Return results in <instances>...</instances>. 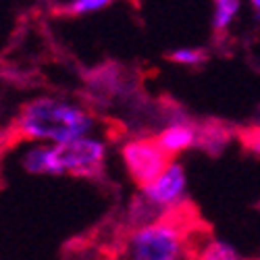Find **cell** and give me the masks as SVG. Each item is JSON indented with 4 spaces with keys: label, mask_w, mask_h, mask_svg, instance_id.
<instances>
[{
    "label": "cell",
    "mask_w": 260,
    "mask_h": 260,
    "mask_svg": "<svg viewBox=\"0 0 260 260\" xmlns=\"http://www.w3.org/2000/svg\"><path fill=\"white\" fill-rule=\"evenodd\" d=\"M21 167H23V171L31 173V175H50V177L67 175L60 156V144L36 142L21 156Z\"/></svg>",
    "instance_id": "8992f818"
},
{
    "label": "cell",
    "mask_w": 260,
    "mask_h": 260,
    "mask_svg": "<svg viewBox=\"0 0 260 260\" xmlns=\"http://www.w3.org/2000/svg\"><path fill=\"white\" fill-rule=\"evenodd\" d=\"M242 11V0H212V31L225 36Z\"/></svg>",
    "instance_id": "ba28073f"
},
{
    "label": "cell",
    "mask_w": 260,
    "mask_h": 260,
    "mask_svg": "<svg viewBox=\"0 0 260 260\" xmlns=\"http://www.w3.org/2000/svg\"><path fill=\"white\" fill-rule=\"evenodd\" d=\"M229 134H225L223 129H204L200 127V140H198V148H204V152H221L227 144Z\"/></svg>",
    "instance_id": "7c38bea8"
},
{
    "label": "cell",
    "mask_w": 260,
    "mask_h": 260,
    "mask_svg": "<svg viewBox=\"0 0 260 260\" xmlns=\"http://www.w3.org/2000/svg\"><path fill=\"white\" fill-rule=\"evenodd\" d=\"M140 196L150 204L154 206L158 212H169L175 210L179 206L185 204V196H187V173L183 169L181 162L171 160L162 173L146 183L144 187H140Z\"/></svg>",
    "instance_id": "277c9868"
},
{
    "label": "cell",
    "mask_w": 260,
    "mask_h": 260,
    "mask_svg": "<svg viewBox=\"0 0 260 260\" xmlns=\"http://www.w3.org/2000/svg\"><path fill=\"white\" fill-rule=\"evenodd\" d=\"M185 206V204H183ZM169 210L160 219L134 227L125 242V256L134 260H179L187 258L189 246V223H185L181 208Z\"/></svg>",
    "instance_id": "7a4b0ae2"
},
{
    "label": "cell",
    "mask_w": 260,
    "mask_h": 260,
    "mask_svg": "<svg viewBox=\"0 0 260 260\" xmlns=\"http://www.w3.org/2000/svg\"><path fill=\"white\" fill-rule=\"evenodd\" d=\"M200 258H206V260H235V258H240V252H237V248L231 246L229 242L210 240L208 244L202 246Z\"/></svg>",
    "instance_id": "30bf717a"
},
{
    "label": "cell",
    "mask_w": 260,
    "mask_h": 260,
    "mask_svg": "<svg viewBox=\"0 0 260 260\" xmlns=\"http://www.w3.org/2000/svg\"><path fill=\"white\" fill-rule=\"evenodd\" d=\"M169 60H173L175 64H181V67H200V64H204L208 60V54L202 48L181 46V48H175L173 52H169Z\"/></svg>",
    "instance_id": "9c48e42d"
},
{
    "label": "cell",
    "mask_w": 260,
    "mask_h": 260,
    "mask_svg": "<svg viewBox=\"0 0 260 260\" xmlns=\"http://www.w3.org/2000/svg\"><path fill=\"white\" fill-rule=\"evenodd\" d=\"M154 138L165 152L171 158H175L177 154L185 152V150L198 146L200 127L193 125L191 121H173L167 127H162Z\"/></svg>",
    "instance_id": "52a82bcc"
},
{
    "label": "cell",
    "mask_w": 260,
    "mask_h": 260,
    "mask_svg": "<svg viewBox=\"0 0 260 260\" xmlns=\"http://www.w3.org/2000/svg\"><path fill=\"white\" fill-rule=\"evenodd\" d=\"M248 3H250V7H252L254 15L260 19V0H248Z\"/></svg>",
    "instance_id": "5bb4252c"
},
{
    "label": "cell",
    "mask_w": 260,
    "mask_h": 260,
    "mask_svg": "<svg viewBox=\"0 0 260 260\" xmlns=\"http://www.w3.org/2000/svg\"><path fill=\"white\" fill-rule=\"evenodd\" d=\"M64 173L75 177H98L104 171L106 144L94 136H81L67 144H60Z\"/></svg>",
    "instance_id": "5b68a950"
},
{
    "label": "cell",
    "mask_w": 260,
    "mask_h": 260,
    "mask_svg": "<svg viewBox=\"0 0 260 260\" xmlns=\"http://www.w3.org/2000/svg\"><path fill=\"white\" fill-rule=\"evenodd\" d=\"M115 3L117 0H71V3L64 7V11H67L69 15H73V17H83V15L100 13V11L108 9Z\"/></svg>",
    "instance_id": "8fae6325"
},
{
    "label": "cell",
    "mask_w": 260,
    "mask_h": 260,
    "mask_svg": "<svg viewBox=\"0 0 260 260\" xmlns=\"http://www.w3.org/2000/svg\"><path fill=\"white\" fill-rule=\"evenodd\" d=\"M94 127L96 119L83 106L50 96L27 102L15 121L17 134L23 140L48 144H67L92 134Z\"/></svg>",
    "instance_id": "6da1fadb"
},
{
    "label": "cell",
    "mask_w": 260,
    "mask_h": 260,
    "mask_svg": "<svg viewBox=\"0 0 260 260\" xmlns=\"http://www.w3.org/2000/svg\"><path fill=\"white\" fill-rule=\"evenodd\" d=\"M244 144H246V148L250 150L252 154L260 156V127L258 129H252V132H248L244 136Z\"/></svg>",
    "instance_id": "4fadbf2b"
},
{
    "label": "cell",
    "mask_w": 260,
    "mask_h": 260,
    "mask_svg": "<svg viewBox=\"0 0 260 260\" xmlns=\"http://www.w3.org/2000/svg\"><path fill=\"white\" fill-rule=\"evenodd\" d=\"M121 156L129 177L140 187L152 181L173 160L160 148L156 138H136L125 142L121 148Z\"/></svg>",
    "instance_id": "3957f363"
}]
</instances>
